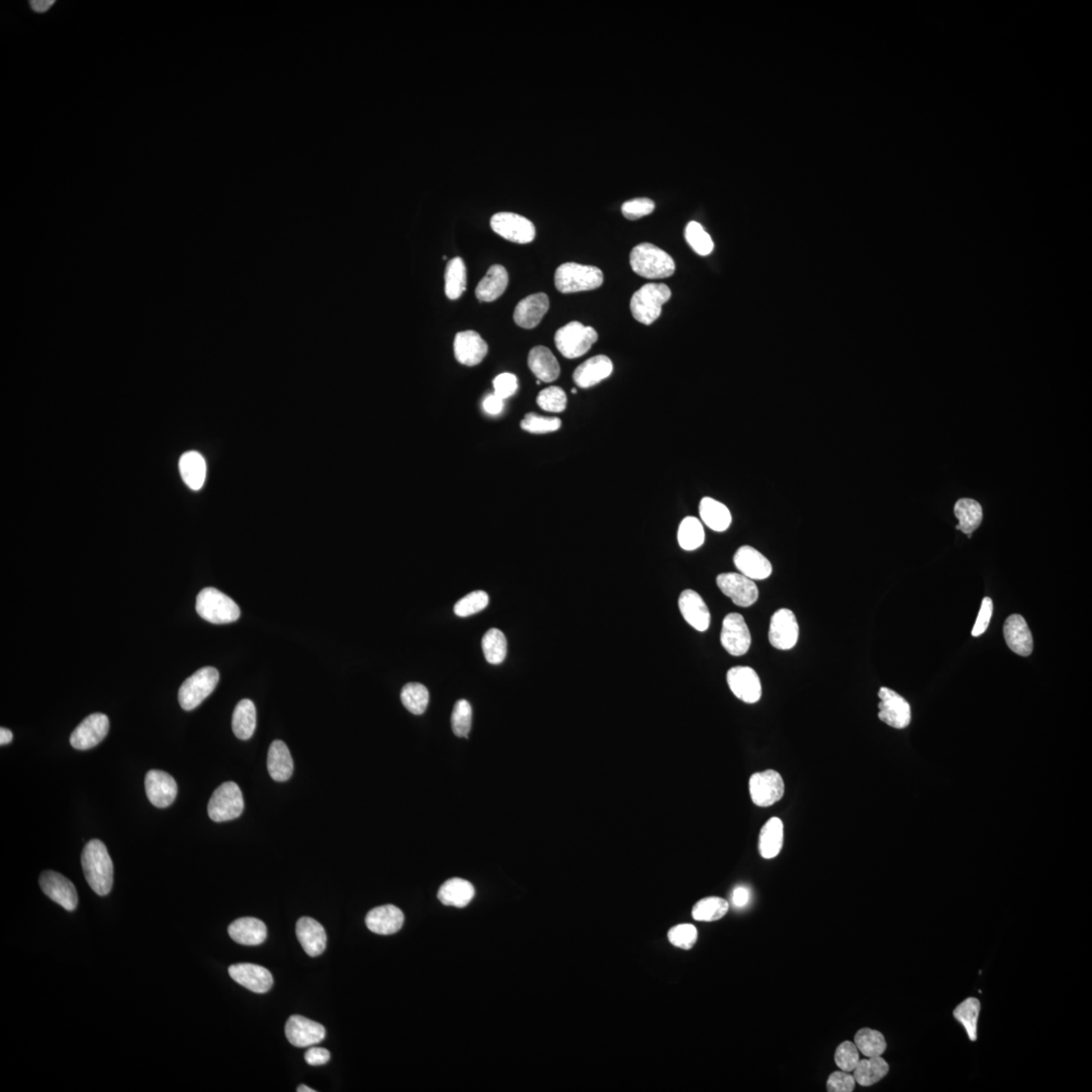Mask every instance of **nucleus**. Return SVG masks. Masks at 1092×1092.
I'll list each match as a JSON object with an SVG mask.
<instances>
[{
	"label": "nucleus",
	"mask_w": 1092,
	"mask_h": 1092,
	"mask_svg": "<svg viewBox=\"0 0 1092 1092\" xmlns=\"http://www.w3.org/2000/svg\"><path fill=\"white\" fill-rule=\"evenodd\" d=\"M83 873L87 883L98 895L105 896L112 891L114 865L103 842H87L81 856Z\"/></svg>",
	"instance_id": "nucleus-1"
},
{
	"label": "nucleus",
	"mask_w": 1092,
	"mask_h": 1092,
	"mask_svg": "<svg viewBox=\"0 0 1092 1092\" xmlns=\"http://www.w3.org/2000/svg\"><path fill=\"white\" fill-rule=\"evenodd\" d=\"M630 265L635 274L648 279L670 278L676 269L672 256L651 243L639 244L633 249Z\"/></svg>",
	"instance_id": "nucleus-2"
},
{
	"label": "nucleus",
	"mask_w": 1092,
	"mask_h": 1092,
	"mask_svg": "<svg viewBox=\"0 0 1092 1092\" xmlns=\"http://www.w3.org/2000/svg\"><path fill=\"white\" fill-rule=\"evenodd\" d=\"M196 609L202 619L213 624H228L240 619L241 611L232 598L215 588L202 589Z\"/></svg>",
	"instance_id": "nucleus-3"
},
{
	"label": "nucleus",
	"mask_w": 1092,
	"mask_h": 1092,
	"mask_svg": "<svg viewBox=\"0 0 1092 1092\" xmlns=\"http://www.w3.org/2000/svg\"><path fill=\"white\" fill-rule=\"evenodd\" d=\"M604 276L596 266L583 265L568 262L561 265L556 271L555 284L559 292L573 294L586 292L600 288Z\"/></svg>",
	"instance_id": "nucleus-4"
},
{
	"label": "nucleus",
	"mask_w": 1092,
	"mask_h": 1092,
	"mask_svg": "<svg viewBox=\"0 0 1092 1092\" xmlns=\"http://www.w3.org/2000/svg\"><path fill=\"white\" fill-rule=\"evenodd\" d=\"M672 292L665 284H648L635 292L630 301V310L635 320L651 325L662 314V305L669 301Z\"/></svg>",
	"instance_id": "nucleus-5"
},
{
	"label": "nucleus",
	"mask_w": 1092,
	"mask_h": 1092,
	"mask_svg": "<svg viewBox=\"0 0 1092 1092\" xmlns=\"http://www.w3.org/2000/svg\"><path fill=\"white\" fill-rule=\"evenodd\" d=\"M598 340V333L592 327L574 321L556 331L555 342L561 356L575 359L585 356Z\"/></svg>",
	"instance_id": "nucleus-6"
},
{
	"label": "nucleus",
	"mask_w": 1092,
	"mask_h": 1092,
	"mask_svg": "<svg viewBox=\"0 0 1092 1092\" xmlns=\"http://www.w3.org/2000/svg\"><path fill=\"white\" fill-rule=\"evenodd\" d=\"M220 674L213 667H205L183 682L178 692V701L184 711H191L214 692Z\"/></svg>",
	"instance_id": "nucleus-7"
},
{
	"label": "nucleus",
	"mask_w": 1092,
	"mask_h": 1092,
	"mask_svg": "<svg viewBox=\"0 0 1092 1092\" xmlns=\"http://www.w3.org/2000/svg\"><path fill=\"white\" fill-rule=\"evenodd\" d=\"M244 810V799L240 787L234 782H226L216 788L211 795L207 813L216 823L236 819Z\"/></svg>",
	"instance_id": "nucleus-8"
},
{
	"label": "nucleus",
	"mask_w": 1092,
	"mask_h": 1092,
	"mask_svg": "<svg viewBox=\"0 0 1092 1092\" xmlns=\"http://www.w3.org/2000/svg\"><path fill=\"white\" fill-rule=\"evenodd\" d=\"M750 794L755 805L769 808L780 801L784 796L785 784L783 778L775 769L755 773L750 778Z\"/></svg>",
	"instance_id": "nucleus-9"
},
{
	"label": "nucleus",
	"mask_w": 1092,
	"mask_h": 1092,
	"mask_svg": "<svg viewBox=\"0 0 1092 1092\" xmlns=\"http://www.w3.org/2000/svg\"><path fill=\"white\" fill-rule=\"evenodd\" d=\"M491 228L506 240L518 244L531 243L536 234L531 221L514 213H497L493 216Z\"/></svg>",
	"instance_id": "nucleus-10"
},
{
	"label": "nucleus",
	"mask_w": 1092,
	"mask_h": 1092,
	"mask_svg": "<svg viewBox=\"0 0 1092 1092\" xmlns=\"http://www.w3.org/2000/svg\"><path fill=\"white\" fill-rule=\"evenodd\" d=\"M721 642L726 651L734 657L744 656L752 644L748 624L739 613H730L722 622Z\"/></svg>",
	"instance_id": "nucleus-11"
},
{
	"label": "nucleus",
	"mask_w": 1092,
	"mask_h": 1092,
	"mask_svg": "<svg viewBox=\"0 0 1092 1092\" xmlns=\"http://www.w3.org/2000/svg\"><path fill=\"white\" fill-rule=\"evenodd\" d=\"M799 638V625L794 611L782 608L769 622V642L780 651L794 648Z\"/></svg>",
	"instance_id": "nucleus-12"
},
{
	"label": "nucleus",
	"mask_w": 1092,
	"mask_h": 1092,
	"mask_svg": "<svg viewBox=\"0 0 1092 1092\" xmlns=\"http://www.w3.org/2000/svg\"><path fill=\"white\" fill-rule=\"evenodd\" d=\"M880 698L879 720L887 726L903 730L910 726L911 709L909 702L895 691L882 687L878 693Z\"/></svg>",
	"instance_id": "nucleus-13"
},
{
	"label": "nucleus",
	"mask_w": 1092,
	"mask_h": 1092,
	"mask_svg": "<svg viewBox=\"0 0 1092 1092\" xmlns=\"http://www.w3.org/2000/svg\"><path fill=\"white\" fill-rule=\"evenodd\" d=\"M716 584L726 596L730 598L735 605L750 607L758 601L759 589L753 580L746 578L740 573H725L718 575Z\"/></svg>",
	"instance_id": "nucleus-14"
},
{
	"label": "nucleus",
	"mask_w": 1092,
	"mask_h": 1092,
	"mask_svg": "<svg viewBox=\"0 0 1092 1092\" xmlns=\"http://www.w3.org/2000/svg\"><path fill=\"white\" fill-rule=\"evenodd\" d=\"M727 684L736 698L748 704L757 703L762 697L760 677L752 667H735L727 672Z\"/></svg>",
	"instance_id": "nucleus-15"
},
{
	"label": "nucleus",
	"mask_w": 1092,
	"mask_h": 1092,
	"mask_svg": "<svg viewBox=\"0 0 1092 1092\" xmlns=\"http://www.w3.org/2000/svg\"><path fill=\"white\" fill-rule=\"evenodd\" d=\"M109 730V721L105 714H90L72 732L70 744L73 748L80 750L95 748L104 740Z\"/></svg>",
	"instance_id": "nucleus-16"
},
{
	"label": "nucleus",
	"mask_w": 1092,
	"mask_h": 1092,
	"mask_svg": "<svg viewBox=\"0 0 1092 1092\" xmlns=\"http://www.w3.org/2000/svg\"><path fill=\"white\" fill-rule=\"evenodd\" d=\"M41 891L50 900L58 903L63 909L73 911L78 905V895L75 884L63 875L54 871H45L40 876Z\"/></svg>",
	"instance_id": "nucleus-17"
},
{
	"label": "nucleus",
	"mask_w": 1092,
	"mask_h": 1092,
	"mask_svg": "<svg viewBox=\"0 0 1092 1092\" xmlns=\"http://www.w3.org/2000/svg\"><path fill=\"white\" fill-rule=\"evenodd\" d=\"M285 1036L289 1042L298 1048L311 1047L325 1039L323 1026L302 1016H292L285 1025Z\"/></svg>",
	"instance_id": "nucleus-18"
},
{
	"label": "nucleus",
	"mask_w": 1092,
	"mask_h": 1092,
	"mask_svg": "<svg viewBox=\"0 0 1092 1092\" xmlns=\"http://www.w3.org/2000/svg\"><path fill=\"white\" fill-rule=\"evenodd\" d=\"M145 790L152 804L158 808H165L177 798V784L168 773L151 769L145 777Z\"/></svg>",
	"instance_id": "nucleus-19"
},
{
	"label": "nucleus",
	"mask_w": 1092,
	"mask_h": 1092,
	"mask_svg": "<svg viewBox=\"0 0 1092 1092\" xmlns=\"http://www.w3.org/2000/svg\"><path fill=\"white\" fill-rule=\"evenodd\" d=\"M488 350L486 341L476 331H463L455 335L454 356L463 366H478L487 357Z\"/></svg>",
	"instance_id": "nucleus-20"
},
{
	"label": "nucleus",
	"mask_w": 1092,
	"mask_h": 1092,
	"mask_svg": "<svg viewBox=\"0 0 1092 1092\" xmlns=\"http://www.w3.org/2000/svg\"><path fill=\"white\" fill-rule=\"evenodd\" d=\"M229 974L234 981L255 993H265L274 985V977L265 967L242 963L229 967Z\"/></svg>",
	"instance_id": "nucleus-21"
},
{
	"label": "nucleus",
	"mask_w": 1092,
	"mask_h": 1092,
	"mask_svg": "<svg viewBox=\"0 0 1092 1092\" xmlns=\"http://www.w3.org/2000/svg\"><path fill=\"white\" fill-rule=\"evenodd\" d=\"M734 561L740 573L750 580H766L772 575V564L766 556L752 546L740 547L735 552Z\"/></svg>",
	"instance_id": "nucleus-22"
},
{
	"label": "nucleus",
	"mask_w": 1092,
	"mask_h": 1092,
	"mask_svg": "<svg viewBox=\"0 0 1092 1092\" xmlns=\"http://www.w3.org/2000/svg\"><path fill=\"white\" fill-rule=\"evenodd\" d=\"M1003 633L1007 647L1018 656L1029 657L1033 653V635L1022 615L1008 617L1003 626Z\"/></svg>",
	"instance_id": "nucleus-23"
},
{
	"label": "nucleus",
	"mask_w": 1092,
	"mask_h": 1092,
	"mask_svg": "<svg viewBox=\"0 0 1092 1092\" xmlns=\"http://www.w3.org/2000/svg\"><path fill=\"white\" fill-rule=\"evenodd\" d=\"M679 609L686 622L703 633L711 625V611L701 596L693 590H685L679 598Z\"/></svg>",
	"instance_id": "nucleus-24"
},
{
	"label": "nucleus",
	"mask_w": 1092,
	"mask_h": 1092,
	"mask_svg": "<svg viewBox=\"0 0 1092 1092\" xmlns=\"http://www.w3.org/2000/svg\"><path fill=\"white\" fill-rule=\"evenodd\" d=\"M550 308L546 294H531L520 301L514 311L515 323L523 329H533L541 323Z\"/></svg>",
	"instance_id": "nucleus-25"
},
{
	"label": "nucleus",
	"mask_w": 1092,
	"mask_h": 1092,
	"mask_svg": "<svg viewBox=\"0 0 1092 1092\" xmlns=\"http://www.w3.org/2000/svg\"><path fill=\"white\" fill-rule=\"evenodd\" d=\"M405 916L397 906L388 905L376 907L368 912L366 924L371 932L377 934H393L402 929Z\"/></svg>",
	"instance_id": "nucleus-26"
},
{
	"label": "nucleus",
	"mask_w": 1092,
	"mask_h": 1092,
	"mask_svg": "<svg viewBox=\"0 0 1092 1092\" xmlns=\"http://www.w3.org/2000/svg\"><path fill=\"white\" fill-rule=\"evenodd\" d=\"M296 934L303 950L311 957H318L324 953L327 946V934L323 925L314 919L303 916L298 920Z\"/></svg>",
	"instance_id": "nucleus-27"
},
{
	"label": "nucleus",
	"mask_w": 1092,
	"mask_h": 1092,
	"mask_svg": "<svg viewBox=\"0 0 1092 1092\" xmlns=\"http://www.w3.org/2000/svg\"><path fill=\"white\" fill-rule=\"evenodd\" d=\"M612 371L611 359L606 356H597L588 359L575 368L573 379L580 388L588 389L606 380L611 376Z\"/></svg>",
	"instance_id": "nucleus-28"
},
{
	"label": "nucleus",
	"mask_w": 1092,
	"mask_h": 1092,
	"mask_svg": "<svg viewBox=\"0 0 1092 1092\" xmlns=\"http://www.w3.org/2000/svg\"><path fill=\"white\" fill-rule=\"evenodd\" d=\"M228 933L233 941L244 946H257L265 943L267 929L264 921L255 918L238 919L229 925Z\"/></svg>",
	"instance_id": "nucleus-29"
},
{
	"label": "nucleus",
	"mask_w": 1092,
	"mask_h": 1092,
	"mask_svg": "<svg viewBox=\"0 0 1092 1092\" xmlns=\"http://www.w3.org/2000/svg\"><path fill=\"white\" fill-rule=\"evenodd\" d=\"M528 366L537 379L543 382H552L561 375L559 362L546 347H536L530 350Z\"/></svg>",
	"instance_id": "nucleus-30"
},
{
	"label": "nucleus",
	"mask_w": 1092,
	"mask_h": 1092,
	"mask_svg": "<svg viewBox=\"0 0 1092 1092\" xmlns=\"http://www.w3.org/2000/svg\"><path fill=\"white\" fill-rule=\"evenodd\" d=\"M508 284L509 275L505 267L499 265H493L488 269L485 278L478 283L476 296L480 302H494L505 293Z\"/></svg>",
	"instance_id": "nucleus-31"
},
{
	"label": "nucleus",
	"mask_w": 1092,
	"mask_h": 1092,
	"mask_svg": "<svg viewBox=\"0 0 1092 1092\" xmlns=\"http://www.w3.org/2000/svg\"><path fill=\"white\" fill-rule=\"evenodd\" d=\"M267 769L270 777L276 782H285L292 777L294 761L284 741L274 740L271 744L267 755Z\"/></svg>",
	"instance_id": "nucleus-32"
},
{
	"label": "nucleus",
	"mask_w": 1092,
	"mask_h": 1092,
	"mask_svg": "<svg viewBox=\"0 0 1092 1092\" xmlns=\"http://www.w3.org/2000/svg\"><path fill=\"white\" fill-rule=\"evenodd\" d=\"M783 842H784V824L780 818H769L760 832V854L764 859L776 858L780 854Z\"/></svg>",
	"instance_id": "nucleus-33"
},
{
	"label": "nucleus",
	"mask_w": 1092,
	"mask_h": 1092,
	"mask_svg": "<svg viewBox=\"0 0 1092 1092\" xmlns=\"http://www.w3.org/2000/svg\"><path fill=\"white\" fill-rule=\"evenodd\" d=\"M474 888L471 882L462 878L447 880L439 891V900L447 906L463 909L474 897Z\"/></svg>",
	"instance_id": "nucleus-34"
},
{
	"label": "nucleus",
	"mask_w": 1092,
	"mask_h": 1092,
	"mask_svg": "<svg viewBox=\"0 0 1092 1092\" xmlns=\"http://www.w3.org/2000/svg\"><path fill=\"white\" fill-rule=\"evenodd\" d=\"M700 517L707 527L716 532L730 528L732 517L730 509L721 502L705 497L699 505Z\"/></svg>",
	"instance_id": "nucleus-35"
},
{
	"label": "nucleus",
	"mask_w": 1092,
	"mask_h": 1092,
	"mask_svg": "<svg viewBox=\"0 0 1092 1092\" xmlns=\"http://www.w3.org/2000/svg\"><path fill=\"white\" fill-rule=\"evenodd\" d=\"M179 472L188 488L193 491H199L206 481V460L197 451H188L182 454L179 460Z\"/></svg>",
	"instance_id": "nucleus-36"
},
{
	"label": "nucleus",
	"mask_w": 1092,
	"mask_h": 1092,
	"mask_svg": "<svg viewBox=\"0 0 1092 1092\" xmlns=\"http://www.w3.org/2000/svg\"><path fill=\"white\" fill-rule=\"evenodd\" d=\"M235 735L242 740L251 739L256 728V708L249 699H243L235 708L232 718Z\"/></svg>",
	"instance_id": "nucleus-37"
},
{
	"label": "nucleus",
	"mask_w": 1092,
	"mask_h": 1092,
	"mask_svg": "<svg viewBox=\"0 0 1092 1092\" xmlns=\"http://www.w3.org/2000/svg\"><path fill=\"white\" fill-rule=\"evenodd\" d=\"M888 1063L881 1056L869 1057L860 1060L858 1065L852 1071L856 1084L861 1086H871L878 1084L888 1075Z\"/></svg>",
	"instance_id": "nucleus-38"
},
{
	"label": "nucleus",
	"mask_w": 1092,
	"mask_h": 1092,
	"mask_svg": "<svg viewBox=\"0 0 1092 1092\" xmlns=\"http://www.w3.org/2000/svg\"><path fill=\"white\" fill-rule=\"evenodd\" d=\"M956 517L959 520L957 529L971 537V534L980 527L983 519V507L972 499H961L954 508Z\"/></svg>",
	"instance_id": "nucleus-39"
},
{
	"label": "nucleus",
	"mask_w": 1092,
	"mask_h": 1092,
	"mask_svg": "<svg viewBox=\"0 0 1092 1092\" xmlns=\"http://www.w3.org/2000/svg\"><path fill=\"white\" fill-rule=\"evenodd\" d=\"M467 289V269L462 258L449 262L445 270V294L449 299H458Z\"/></svg>",
	"instance_id": "nucleus-40"
},
{
	"label": "nucleus",
	"mask_w": 1092,
	"mask_h": 1092,
	"mask_svg": "<svg viewBox=\"0 0 1092 1092\" xmlns=\"http://www.w3.org/2000/svg\"><path fill=\"white\" fill-rule=\"evenodd\" d=\"M678 541L684 551H692L701 547L705 541V531L701 522L693 516L683 519L678 529Z\"/></svg>",
	"instance_id": "nucleus-41"
},
{
	"label": "nucleus",
	"mask_w": 1092,
	"mask_h": 1092,
	"mask_svg": "<svg viewBox=\"0 0 1092 1092\" xmlns=\"http://www.w3.org/2000/svg\"><path fill=\"white\" fill-rule=\"evenodd\" d=\"M980 1008L981 1004L978 999L969 997L961 1002L954 1011V1017L964 1026L966 1033L972 1042H975L977 1040V1024H978Z\"/></svg>",
	"instance_id": "nucleus-42"
},
{
	"label": "nucleus",
	"mask_w": 1092,
	"mask_h": 1092,
	"mask_svg": "<svg viewBox=\"0 0 1092 1092\" xmlns=\"http://www.w3.org/2000/svg\"><path fill=\"white\" fill-rule=\"evenodd\" d=\"M728 910L730 905L723 898L706 897L696 903L692 910V916L695 920L711 923L721 920L727 914Z\"/></svg>",
	"instance_id": "nucleus-43"
},
{
	"label": "nucleus",
	"mask_w": 1092,
	"mask_h": 1092,
	"mask_svg": "<svg viewBox=\"0 0 1092 1092\" xmlns=\"http://www.w3.org/2000/svg\"><path fill=\"white\" fill-rule=\"evenodd\" d=\"M482 647L486 660L492 665H499L507 656V639L501 630L492 629L487 631L482 640Z\"/></svg>",
	"instance_id": "nucleus-44"
},
{
	"label": "nucleus",
	"mask_w": 1092,
	"mask_h": 1092,
	"mask_svg": "<svg viewBox=\"0 0 1092 1092\" xmlns=\"http://www.w3.org/2000/svg\"><path fill=\"white\" fill-rule=\"evenodd\" d=\"M855 1045L859 1052L868 1058L882 1056L887 1048L884 1036L880 1031L871 1029L860 1030L855 1036Z\"/></svg>",
	"instance_id": "nucleus-45"
},
{
	"label": "nucleus",
	"mask_w": 1092,
	"mask_h": 1092,
	"mask_svg": "<svg viewBox=\"0 0 1092 1092\" xmlns=\"http://www.w3.org/2000/svg\"><path fill=\"white\" fill-rule=\"evenodd\" d=\"M400 700L410 712L415 716H421L426 711L430 703V692L422 684L409 683L404 686L400 692Z\"/></svg>",
	"instance_id": "nucleus-46"
},
{
	"label": "nucleus",
	"mask_w": 1092,
	"mask_h": 1092,
	"mask_svg": "<svg viewBox=\"0 0 1092 1092\" xmlns=\"http://www.w3.org/2000/svg\"><path fill=\"white\" fill-rule=\"evenodd\" d=\"M686 241L691 248L701 256L711 255L714 249V243L701 225L697 222H690L685 229Z\"/></svg>",
	"instance_id": "nucleus-47"
},
{
	"label": "nucleus",
	"mask_w": 1092,
	"mask_h": 1092,
	"mask_svg": "<svg viewBox=\"0 0 1092 1092\" xmlns=\"http://www.w3.org/2000/svg\"><path fill=\"white\" fill-rule=\"evenodd\" d=\"M472 721L473 709L471 704L467 700H459L454 705L453 716H451V727H453L454 735L468 739L472 728Z\"/></svg>",
	"instance_id": "nucleus-48"
},
{
	"label": "nucleus",
	"mask_w": 1092,
	"mask_h": 1092,
	"mask_svg": "<svg viewBox=\"0 0 1092 1092\" xmlns=\"http://www.w3.org/2000/svg\"><path fill=\"white\" fill-rule=\"evenodd\" d=\"M536 402L539 408L546 412L561 413L566 408L568 398L565 391L560 386H550L538 394Z\"/></svg>",
	"instance_id": "nucleus-49"
},
{
	"label": "nucleus",
	"mask_w": 1092,
	"mask_h": 1092,
	"mask_svg": "<svg viewBox=\"0 0 1092 1092\" xmlns=\"http://www.w3.org/2000/svg\"><path fill=\"white\" fill-rule=\"evenodd\" d=\"M520 425H522L524 431L533 433V434H546V433L559 430L561 421L560 418L543 417L534 413H529L524 417Z\"/></svg>",
	"instance_id": "nucleus-50"
},
{
	"label": "nucleus",
	"mask_w": 1092,
	"mask_h": 1092,
	"mask_svg": "<svg viewBox=\"0 0 1092 1092\" xmlns=\"http://www.w3.org/2000/svg\"><path fill=\"white\" fill-rule=\"evenodd\" d=\"M488 604V596L483 591H473L460 599L454 606V613L459 617H468L481 612Z\"/></svg>",
	"instance_id": "nucleus-51"
},
{
	"label": "nucleus",
	"mask_w": 1092,
	"mask_h": 1092,
	"mask_svg": "<svg viewBox=\"0 0 1092 1092\" xmlns=\"http://www.w3.org/2000/svg\"><path fill=\"white\" fill-rule=\"evenodd\" d=\"M667 938H669L672 946L683 949V950H690L697 943L698 930L693 925H678L669 930Z\"/></svg>",
	"instance_id": "nucleus-52"
},
{
	"label": "nucleus",
	"mask_w": 1092,
	"mask_h": 1092,
	"mask_svg": "<svg viewBox=\"0 0 1092 1092\" xmlns=\"http://www.w3.org/2000/svg\"><path fill=\"white\" fill-rule=\"evenodd\" d=\"M860 1061L859 1050L855 1043L846 1041L838 1046L835 1053V1062L842 1071L852 1072Z\"/></svg>",
	"instance_id": "nucleus-53"
},
{
	"label": "nucleus",
	"mask_w": 1092,
	"mask_h": 1092,
	"mask_svg": "<svg viewBox=\"0 0 1092 1092\" xmlns=\"http://www.w3.org/2000/svg\"><path fill=\"white\" fill-rule=\"evenodd\" d=\"M654 209H656V204L651 199H647V197L625 201L621 207L622 214L626 219L631 221L651 215Z\"/></svg>",
	"instance_id": "nucleus-54"
},
{
	"label": "nucleus",
	"mask_w": 1092,
	"mask_h": 1092,
	"mask_svg": "<svg viewBox=\"0 0 1092 1092\" xmlns=\"http://www.w3.org/2000/svg\"><path fill=\"white\" fill-rule=\"evenodd\" d=\"M494 394L502 400H506L515 395L518 390V379L513 373H501L494 381Z\"/></svg>",
	"instance_id": "nucleus-55"
},
{
	"label": "nucleus",
	"mask_w": 1092,
	"mask_h": 1092,
	"mask_svg": "<svg viewBox=\"0 0 1092 1092\" xmlns=\"http://www.w3.org/2000/svg\"><path fill=\"white\" fill-rule=\"evenodd\" d=\"M856 1080L854 1076L846 1071H836L832 1073L827 1082V1091L829 1092H852L854 1091Z\"/></svg>",
	"instance_id": "nucleus-56"
},
{
	"label": "nucleus",
	"mask_w": 1092,
	"mask_h": 1092,
	"mask_svg": "<svg viewBox=\"0 0 1092 1092\" xmlns=\"http://www.w3.org/2000/svg\"><path fill=\"white\" fill-rule=\"evenodd\" d=\"M993 602L989 597H985L983 603H981L980 611L978 616H977L973 630H972V635H973V637H980L981 634H983L985 631L988 630L990 619H992L993 617Z\"/></svg>",
	"instance_id": "nucleus-57"
},
{
	"label": "nucleus",
	"mask_w": 1092,
	"mask_h": 1092,
	"mask_svg": "<svg viewBox=\"0 0 1092 1092\" xmlns=\"http://www.w3.org/2000/svg\"><path fill=\"white\" fill-rule=\"evenodd\" d=\"M330 1052L325 1048H310L305 1054L306 1062L312 1066L324 1065L330 1061Z\"/></svg>",
	"instance_id": "nucleus-58"
},
{
	"label": "nucleus",
	"mask_w": 1092,
	"mask_h": 1092,
	"mask_svg": "<svg viewBox=\"0 0 1092 1092\" xmlns=\"http://www.w3.org/2000/svg\"><path fill=\"white\" fill-rule=\"evenodd\" d=\"M483 407L488 414L495 416V415H499L503 411L504 400L497 397L495 394L488 395L483 400Z\"/></svg>",
	"instance_id": "nucleus-59"
},
{
	"label": "nucleus",
	"mask_w": 1092,
	"mask_h": 1092,
	"mask_svg": "<svg viewBox=\"0 0 1092 1092\" xmlns=\"http://www.w3.org/2000/svg\"><path fill=\"white\" fill-rule=\"evenodd\" d=\"M750 893L745 886H737L732 892L731 901L735 907H745L750 901Z\"/></svg>",
	"instance_id": "nucleus-60"
},
{
	"label": "nucleus",
	"mask_w": 1092,
	"mask_h": 1092,
	"mask_svg": "<svg viewBox=\"0 0 1092 1092\" xmlns=\"http://www.w3.org/2000/svg\"><path fill=\"white\" fill-rule=\"evenodd\" d=\"M54 3L55 0H32L30 2L32 8L39 13L47 12L48 9L53 7Z\"/></svg>",
	"instance_id": "nucleus-61"
},
{
	"label": "nucleus",
	"mask_w": 1092,
	"mask_h": 1092,
	"mask_svg": "<svg viewBox=\"0 0 1092 1092\" xmlns=\"http://www.w3.org/2000/svg\"><path fill=\"white\" fill-rule=\"evenodd\" d=\"M13 739L12 732L7 728H0V745H6L11 744Z\"/></svg>",
	"instance_id": "nucleus-62"
},
{
	"label": "nucleus",
	"mask_w": 1092,
	"mask_h": 1092,
	"mask_svg": "<svg viewBox=\"0 0 1092 1092\" xmlns=\"http://www.w3.org/2000/svg\"><path fill=\"white\" fill-rule=\"evenodd\" d=\"M297 1091H298V1092H316V1090H313V1089H310V1087H308V1086H306V1085H299V1086L298 1087V1089H297Z\"/></svg>",
	"instance_id": "nucleus-63"
},
{
	"label": "nucleus",
	"mask_w": 1092,
	"mask_h": 1092,
	"mask_svg": "<svg viewBox=\"0 0 1092 1092\" xmlns=\"http://www.w3.org/2000/svg\"><path fill=\"white\" fill-rule=\"evenodd\" d=\"M571 393H573V394H577V390H575V389L571 390Z\"/></svg>",
	"instance_id": "nucleus-64"
}]
</instances>
